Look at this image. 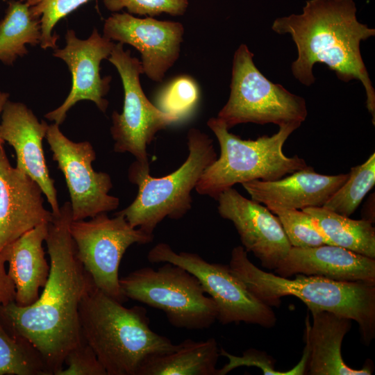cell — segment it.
<instances>
[{
	"label": "cell",
	"instance_id": "cell-5",
	"mask_svg": "<svg viewBox=\"0 0 375 375\" xmlns=\"http://www.w3.org/2000/svg\"><path fill=\"white\" fill-rule=\"evenodd\" d=\"M301 124H282L271 136L242 140L230 133L219 118H210L207 125L218 140L220 155L204 170L196 191L216 200L222 192L237 183L274 181L308 167L303 158L297 155L287 156L283 151L285 141Z\"/></svg>",
	"mask_w": 375,
	"mask_h": 375
},
{
	"label": "cell",
	"instance_id": "cell-33",
	"mask_svg": "<svg viewBox=\"0 0 375 375\" xmlns=\"http://www.w3.org/2000/svg\"><path fill=\"white\" fill-rule=\"evenodd\" d=\"M6 261L0 251V306L15 301V287L8 274Z\"/></svg>",
	"mask_w": 375,
	"mask_h": 375
},
{
	"label": "cell",
	"instance_id": "cell-28",
	"mask_svg": "<svg viewBox=\"0 0 375 375\" xmlns=\"http://www.w3.org/2000/svg\"><path fill=\"white\" fill-rule=\"evenodd\" d=\"M199 99V90L195 81L188 76H180L160 90L155 106L180 120L192 111Z\"/></svg>",
	"mask_w": 375,
	"mask_h": 375
},
{
	"label": "cell",
	"instance_id": "cell-4",
	"mask_svg": "<svg viewBox=\"0 0 375 375\" xmlns=\"http://www.w3.org/2000/svg\"><path fill=\"white\" fill-rule=\"evenodd\" d=\"M228 265L250 292L265 304L278 307L282 297L294 296L309 310L328 311L356 321L366 345L374 338L375 284L301 274H295L294 278L281 277L253 265L242 246L233 249Z\"/></svg>",
	"mask_w": 375,
	"mask_h": 375
},
{
	"label": "cell",
	"instance_id": "cell-8",
	"mask_svg": "<svg viewBox=\"0 0 375 375\" xmlns=\"http://www.w3.org/2000/svg\"><path fill=\"white\" fill-rule=\"evenodd\" d=\"M253 58L244 44L235 51L230 96L217 118L228 129L249 122L281 126L304 122L308 115L305 99L267 79L256 67Z\"/></svg>",
	"mask_w": 375,
	"mask_h": 375
},
{
	"label": "cell",
	"instance_id": "cell-7",
	"mask_svg": "<svg viewBox=\"0 0 375 375\" xmlns=\"http://www.w3.org/2000/svg\"><path fill=\"white\" fill-rule=\"evenodd\" d=\"M165 263L157 269L144 267L119 278L124 297L162 310L176 328H210L217 319L215 303L194 275L177 265Z\"/></svg>",
	"mask_w": 375,
	"mask_h": 375
},
{
	"label": "cell",
	"instance_id": "cell-24",
	"mask_svg": "<svg viewBox=\"0 0 375 375\" xmlns=\"http://www.w3.org/2000/svg\"><path fill=\"white\" fill-rule=\"evenodd\" d=\"M40 40V18L32 15L25 1H9L0 20V62L12 65L28 54L26 45L36 46Z\"/></svg>",
	"mask_w": 375,
	"mask_h": 375
},
{
	"label": "cell",
	"instance_id": "cell-11",
	"mask_svg": "<svg viewBox=\"0 0 375 375\" xmlns=\"http://www.w3.org/2000/svg\"><path fill=\"white\" fill-rule=\"evenodd\" d=\"M107 59L116 67L124 88L122 112L115 110L112 114L114 151L128 152L141 165L149 167L147 146L159 131L179 119L163 112L147 99L140 84L144 73L141 62L128 49L124 50V44L115 43Z\"/></svg>",
	"mask_w": 375,
	"mask_h": 375
},
{
	"label": "cell",
	"instance_id": "cell-1",
	"mask_svg": "<svg viewBox=\"0 0 375 375\" xmlns=\"http://www.w3.org/2000/svg\"><path fill=\"white\" fill-rule=\"evenodd\" d=\"M72 219L71 204L67 201L49 223L44 242L50 272L38 299L28 306H19L15 301L0 306L3 325L39 352L49 375H57L67 354L83 341L79 306L96 287L77 257L69 231Z\"/></svg>",
	"mask_w": 375,
	"mask_h": 375
},
{
	"label": "cell",
	"instance_id": "cell-22",
	"mask_svg": "<svg viewBox=\"0 0 375 375\" xmlns=\"http://www.w3.org/2000/svg\"><path fill=\"white\" fill-rule=\"evenodd\" d=\"M178 344L173 351L147 359L139 375H218L220 354L215 338L186 339Z\"/></svg>",
	"mask_w": 375,
	"mask_h": 375
},
{
	"label": "cell",
	"instance_id": "cell-36",
	"mask_svg": "<svg viewBox=\"0 0 375 375\" xmlns=\"http://www.w3.org/2000/svg\"><path fill=\"white\" fill-rule=\"evenodd\" d=\"M19 1H25L26 0H19Z\"/></svg>",
	"mask_w": 375,
	"mask_h": 375
},
{
	"label": "cell",
	"instance_id": "cell-23",
	"mask_svg": "<svg viewBox=\"0 0 375 375\" xmlns=\"http://www.w3.org/2000/svg\"><path fill=\"white\" fill-rule=\"evenodd\" d=\"M314 219L330 244L375 258V228L372 223L352 219L324 207L302 209Z\"/></svg>",
	"mask_w": 375,
	"mask_h": 375
},
{
	"label": "cell",
	"instance_id": "cell-9",
	"mask_svg": "<svg viewBox=\"0 0 375 375\" xmlns=\"http://www.w3.org/2000/svg\"><path fill=\"white\" fill-rule=\"evenodd\" d=\"M69 231L77 257L96 288L122 303L127 301L119 285L121 260L130 246L150 243L153 234L133 227L117 213L112 218L101 213L88 221L72 219Z\"/></svg>",
	"mask_w": 375,
	"mask_h": 375
},
{
	"label": "cell",
	"instance_id": "cell-19",
	"mask_svg": "<svg viewBox=\"0 0 375 375\" xmlns=\"http://www.w3.org/2000/svg\"><path fill=\"white\" fill-rule=\"evenodd\" d=\"M274 270V274L284 278L301 274L338 281L375 284V258L332 244L292 247Z\"/></svg>",
	"mask_w": 375,
	"mask_h": 375
},
{
	"label": "cell",
	"instance_id": "cell-17",
	"mask_svg": "<svg viewBox=\"0 0 375 375\" xmlns=\"http://www.w3.org/2000/svg\"><path fill=\"white\" fill-rule=\"evenodd\" d=\"M0 137L13 147L16 167L40 185L50 204L53 215L60 212L54 180L45 161L42 140L49 125L39 121L33 112L21 102L8 101L1 115Z\"/></svg>",
	"mask_w": 375,
	"mask_h": 375
},
{
	"label": "cell",
	"instance_id": "cell-15",
	"mask_svg": "<svg viewBox=\"0 0 375 375\" xmlns=\"http://www.w3.org/2000/svg\"><path fill=\"white\" fill-rule=\"evenodd\" d=\"M216 200L219 215L233 224L247 252H252L263 267L274 269L292 247L278 217L233 188Z\"/></svg>",
	"mask_w": 375,
	"mask_h": 375
},
{
	"label": "cell",
	"instance_id": "cell-26",
	"mask_svg": "<svg viewBox=\"0 0 375 375\" xmlns=\"http://www.w3.org/2000/svg\"><path fill=\"white\" fill-rule=\"evenodd\" d=\"M375 184V153L361 165L351 168L344 183L329 198L323 207L349 217Z\"/></svg>",
	"mask_w": 375,
	"mask_h": 375
},
{
	"label": "cell",
	"instance_id": "cell-25",
	"mask_svg": "<svg viewBox=\"0 0 375 375\" xmlns=\"http://www.w3.org/2000/svg\"><path fill=\"white\" fill-rule=\"evenodd\" d=\"M0 375H49L39 352L0 321Z\"/></svg>",
	"mask_w": 375,
	"mask_h": 375
},
{
	"label": "cell",
	"instance_id": "cell-34",
	"mask_svg": "<svg viewBox=\"0 0 375 375\" xmlns=\"http://www.w3.org/2000/svg\"><path fill=\"white\" fill-rule=\"evenodd\" d=\"M362 219L374 223V194H372L363 209Z\"/></svg>",
	"mask_w": 375,
	"mask_h": 375
},
{
	"label": "cell",
	"instance_id": "cell-21",
	"mask_svg": "<svg viewBox=\"0 0 375 375\" xmlns=\"http://www.w3.org/2000/svg\"><path fill=\"white\" fill-rule=\"evenodd\" d=\"M48 224H42L25 233L1 250L8 264V274L15 287V302L28 306L39 297L40 289L47 281L50 265L42 247L48 233Z\"/></svg>",
	"mask_w": 375,
	"mask_h": 375
},
{
	"label": "cell",
	"instance_id": "cell-16",
	"mask_svg": "<svg viewBox=\"0 0 375 375\" xmlns=\"http://www.w3.org/2000/svg\"><path fill=\"white\" fill-rule=\"evenodd\" d=\"M0 142V251L42 224L53 213L44 206L40 185L21 169L13 167Z\"/></svg>",
	"mask_w": 375,
	"mask_h": 375
},
{
	"label": "cell",
	"instance_id": "cell-30",
	"mask_svg": "<svg viewBox=\"0 0 375 375\" xmlns=\"http://www.w3.org/2000/svg\"><path fill=\"white\" fill-rule=\"evenodd\" d=\"M219 354L226 357L228 362L222 369H218V375H225L233 369L240 367H256L265 375H301L305 374L306 356L303 352L299 363L290 370L280 372L275 369V360L265 352L255 349L244 351L241 356L229 353L223 348Z\"/></svg>",
	"mask_w": 375,
	"mask_h": 375
},
{
	"label": "cell",
	"instance_id": "cell-18",
	"mask_svg": "<svg viewBox=\"0 0 375 375\" xmlns=\"http://www.w3.org/2000/svg\"><path fill=\"white\" fill-rule=\"evenodd\" d=\"M349 174L324 175L308 167L274 181L242 183L251 199L270 210L322 207L344 183Z\"/></svg>",
	"mask_w": 375,
	"mask_h": 375
},
{
	"label": "cell",
	"instance_id": "cell-20",
	"mask_svg": "<svg viewBox=\"0 0 375 375\" xmlns=\"http://www.w3.org/2000/svg\"><path fill=\"white\" fill-rule=\"evenodd\" d=\"M312 324L306 322L305 374L310 375H370L373 369L367 364L361 369L347 365L342 356L341 347L350 331L351 319L335 313L319 310H310Z\"/></svg>",
	"mask_w": 375,
	"mask_h": 375
},
{
	"label": "cell",
	"instance_id": "cell-31",
	"mask_svg": "<svg viewBox=\"0 0 375 375\" xmlns=\"http://www.w3.org/2000/svg\"><path fill=\"white\" fill-rule=\"evenodd\" d=\"M103 4L111 12H116L126 8L131 15L153 17L162 13L183 15L189 3L188 0H103Z\"/></svg>",
	"mask_w": 375,
	"mask_h": 375
},
{
	"label": "cell",
	"instance_id": "cell-29",
	"mask_svg": "<svg viewBox=\"0 0 375 375\" xmlns=\"http://www.w3.org/2000/svg\"><path fill=\"white\" fill-rule=\"evenodd\" d=\"M90 0H26L32 15L40 18V47L56 49L59 36L53 33L56 24L62 18Z\"/></svg>",
	"mask_w": 375,
	"mask_h": 375
},
{
	"label": "cell",
	"instance_id": "cell-10",
	"mask_svg": "<svg viewBox=\"0 0 375 375\" xmlns=\"http://www.w3.org/2000/svg\"><path fill=\"white\" fill-rule=\"evenodd\" d=\"M151 263L170 262L194 275L217 308L222 324L244 322L272 328L276 317L272 307L254 297L232 272L229 265L208 262L199 254L176 253L167 243L160 242L148 253Z\"/></svg>",
	"mask_w": 375,
	"mask_h": 375
},
{
	"label": "cell",
	"instance_id": "cell-13",
	"mask_svg": "<svg viewBox=\"0 0 375 375\" xmlns=\"http://www.w3.org/2000/svg\"><path fill=\"white\" fill-rule=\"evenodd\" d=\"M65 41V47L56 48L53 56L67 65L72 74V88L63 103L44 115L59 126L65 120L67 112L80 101H91L101 112L106 111L108 101L105 97L111 76H101L100 64L110 56L115 44L95 28L86 40L77 38L74 30H67Z\"/></svg>",
	"mask_w": 375,
	"mask_h": 375
},
{
	"label": "cell",
	"instance_id": "cell-6",
	"mask_svg": "<svg viewBox=\"0 0 375 375\" xmlns=\"http://www.w3.org/2000/svg\"><path fill=\"white\" fill-rule=\"evenodd\" d=\"M189 151L185 161L174 172L163 177H153L149 167L134 161L128 177L138 192L133 201L116 212L122 215L134 228L153 234L166 217L179 219L192 208L191 192L204 170L216 159L213 140L199 129L192 128L187 135Z\"/></svg>",
	"mask_w": 375,
	"mask_h": 375
},
{
	"label": "cell",
	"instance_id": "cell-14",
	"mask_svg": "<svg viewBox=\"0 0 375 375\" xmlns=\"http://www.w3.org/2000/svg\"><path fill=\"white\" fill-rule=\"evenodd\" d=\"M183 34L180 22L139 18L124 12L113 13L106 19L103 35L135 48L141 55L144 74L160 82L179 57Z\"/></svg>",
	"mask_w": 375,
	"mask_h": 375
},
{
	"label": "cell",
	"instance_id": "cell-3",
	"mask_svg": "<svg viewBox=\"0 0 375 375\" xmlns=\"http://www.w3.org/2000/svg\"><path fill=\"white\" fill-rule=\"evenodd\" d=\"M79 321L83 338L107 375H139L147 359L178 345L151 328L144 308L124 307L96 287L81 302Z\"/></svg>",
	"mask_w": 375,
	"mask_h": 375
},
{
	"label": "cell",
	"instance_id": "cell-35",
	"mask_svg": "<svg viewBox=\"0 0 375 375\" xmlns=\"http://www.w3.org/2000/svg\"><path fill=\"white\" fill-rule=\"evenodd\" d=\"M9 94L0 90V117L7 101L9 100ZM0 142H5L0 137Z\"/></svg>",
	"mask_w": 375,
	"mask_h": 375
},
{
	"label": "cell",
	"instance_id": "cell-2",
	"mask_svg": "<svg viewBox=\"0 0 375 375\" xmlns=\"http://www.w3.org/2000/svg\"><path fill=\"white\" fill-rule=\"evenodd\" d=\"M356 11L353 0H308L302 13L276 18L272 29L291 35L298 51L292 72L302 84L310 86L315 81L312 68L317 62L326 65L340 81H360L374 125L375 90L360 44L374 36L375 29L360 23Z\"/></svg>",
	"mask_w": 375,
	"mask_h": 375
},
{
	"label": "cell",
	"instance_id": "cell-32",
	"mask_svg": "<svg viewBox=\"0 0 375 375\" xmlns=\"http://www.w3.org/2000/svg\"><path fill=\"white\" fill-rule=\"evenodd\" d=\"M64 365L65 367L57 375H107L95 353L84 339L67 354Z\"/></svg>",
	"mask_w": 375,
	"mask_h": 375
},
{
	"label": "cell",
	"instance_id": "cell-12",
	"mask_svg": "<svg viewBox=\"0 0 375 375\" xmlns=\"http://www.w3.org/2000/svg\"><path fill=\"white\" fill-rule=\"evenodd\" d=\"M45 138L65 178L72 220L92 218L118 208L119 199L108 194L112 188L110 175L92 167L96 153L90 142L72 141L56 123L49 125Z\"/></svg>",
	"mask_w": 375,
	"mask_h": 375
},
{
	"label": "cell",
	"instance_id": "cell-27",
	"mask_svg": "<svg viewBox=\"0 0 375 375\" xmlns=\"http://www.w3.org/2000/svg\"><path fill=\"white\" fill-rule=\"evenodd\" d=\"M271 212L278 217L292 247L306 248L330 244L312 216L304 210L277 209Z\"/></svg>",
	"mask_w": 375,
	"mask_h": 375
}]
</instances>
